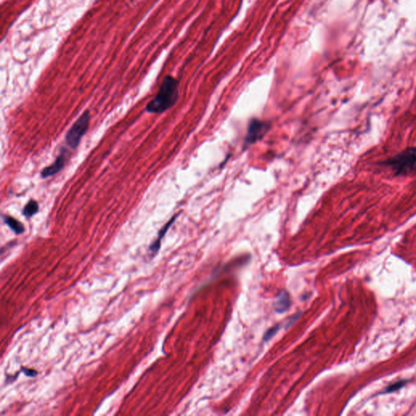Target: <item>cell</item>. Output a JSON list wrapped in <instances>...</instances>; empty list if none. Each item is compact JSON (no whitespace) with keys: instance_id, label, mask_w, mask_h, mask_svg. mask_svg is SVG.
<instances>
[{"instance_id":"277c9868","label":"cell","mask_w":416,"mask_h":416,"mask_svg":"<svg viewBox=\"0 0 416 416\" xmlns=\"http://www.w3.org/2000/svg\"><path fill=\"white\" fill-rule=\"evenodd\" d=\"M269 128L270 124L268 122H265L258 119L250 120L245 137V145L250 146L259 140L262 139L263 137L267 133Z\"/></svg>"},{"instance_id":"9c48e42d","label":"cell","mask_w":416,"mask_h":416,"mask_svg":"<svg viewBox=\"0 0 416 416\" xmlns=\"http://www.w3.org/2000/svg\"><path fill=\"white\" fill-rule=\"evenodd\" d=\"M39 203L34 201V200H30L23 209V215L27 218L34 217V215H36L39 212Z\"/></svg>"},{"instance_id":"ba28073f","label":"cell","mask_w":416,"mask_h":416,"mask_svg":"<svg viewBox=\"0 0 416 416\" xmlns=\"http://www.w3.org/2000/svg\"><path fill=\"white\" fill-rule=\"evenodd\" d=\"M3 220H4L5 224H7V226L9 227L10 229H12V231L14 232L15 234H17V235L23 234L25 230L24 225L13 217H9V216H3Z\"/></svg>"},{"instance_id":"8fae6325","label":"cell","mask_w":416,"mask_h":416,"mask_svg":"<svg viewBox=\"0 0 416 416\" xmlns=\"http://www.w3.org/2000/svg\"><path fill=\"white\" fill-rule=\"evenodd\" d=\"M407 380H400L398 382L394 383V385H390V386H388L386 389H385V393H392L394 392L396 390H398L401 389V388L403 387L405 385H407Z\"/></svg>"},{"instance_id":"7c38bea8","label":"cell","mask_w":416,"mask_h":416,"mask_svg":"<svg viewBox=\"0 0 416 416\" xmlns=\"http://www.w3.org/2000/svg\"><path fill=\"white\" fill-rule=\"evenodd\" d=\"M22 372H23L29 377H35L38 375V372H37L36 371L33 370V369H29V368H22Z\"/></svg>"},{"instance_id":"8992f818","label":"cell","mask_w":416,"mask_h":416,"mask_svg":"<svg viewBox=\"0 0 416 416\" xmlns=\"http://www.w3.org/2000/svg\"><path fill=\"white\" fill-rule=\"evenodd\" d=\"M290 305H291V301H290V298H289V294L286 291H282L277 297V299L275 302V310L277 313L285 312L286 310H289Z\"/></svg>"},{"instance_id":"7a4b0ae2","label":"cell","mask_w":416,"mask_h":416,"mask_svg":"<svg viewBox=\"0 0 416 416\" xmlns=\"http://www.w3.org/2000/svg\"><path fill=\"white\" fill-rule=\"evenodd\" d=\"M383 164L397 176L416 175V147H408Z\"/></svg>"},{"instance_id":"52a82bcc","label":"cell","mask_w":416,"mask_h":416,"mask_svg":"<svg viewBox=\"0 0 416 416\" xmlns=\"http://www.w3.org/2000/svg\"><path fill=\"white\" fill-rule=\"evenodd\" d=\"M176 217L177 216H175V217H173L170 220H169L168 223H167L165 225H164L163 228H162L161 230L159 231V235H158V238H157L156 240L154 241V242L152 243V245L150 246V250L152 251L153 254H155V253L158 252L159 250V248H160V245H161V241L164 238V235L166 234L167 232L169 230V228L172 226V224H174V221L176 220Z\"/></svg>"},{"instance_id":"3957f363","label":"cell","mask_w":416,"mask_h":416,"mask_svg":"<svg viewBox=\"0 0 416 416\" xmlns=\"http://www.w3.org/2000/svg\"><path fill=\"white\" fill-rule=\"evenodd\" d=\"M90 123V114L88 110L85 111L82 116L76 120L72 127L67 131L65 140L67 146L72 149H77L79 147L82 137H84L89 130Z\"/></svg>"},{"instance_id":"30bf717a","label":"cell","mask_w":416,"mask_h":416,"mask_svg":"<svg viewBox=\"0 0 416 416\" xmlns=\"http://www.w3.org/2000/svg\"><path fill=\"white\" fill-rule=\"evenodd\" d=\"M280 328H281V326H280V325H277L267 330V332H265L264 336H263V341L267 342L270 339H272V337L277 334V332L279 331Z\"/></svg>"},{"instance_id":"6da1fadb","label":"cell","mask_w":416,"mask_h":416,"mask_svg":"<svg viewBox=\"0 0 416 416\" xmlns=\"http://www.w3.org/2000/svg\"><path fill=\"white\" fill-rule=\"evenodd\" d=\"M178 97L177 80L172 76H166L162 82L158 94L154 99L148 103L146 110L149 113H164L176 104Z\"/></svg>"},{"instance_id":"5b68a950","label":"cell","mask_w":416,"mask_h":416,"mask_svg":"<svg viewBox=\"0 0 416 416\" xmlns=\"http://www.w3.org/2000/svg\"><path fill=\"white\" fill-rule=\"evenodd\" d=\"M67 160V152L65 147H62L60 151V154L56 158L53 164L49 167H46L42 171V178H48L50 176H55L60 173L64 168Z\"/></svg>"},{"instance_id":"4fadbf2b","label":"cell","mask_w":416,"mask_h":416,"mask_svg":"<svg viewBox=\"0 0 416 416\" xmlns=\"http://www.w3.org/2000/svg\"><path fill=\"white\" fill-rule=\"evenodd\" d=\"M300 315L301 313H298L297 315H293L292 317L289 318L288 322H287L286 324V328H289V326H291V325H294V323L296 322V320H298V318H299Z\"/></svg>"}]
</instances>
